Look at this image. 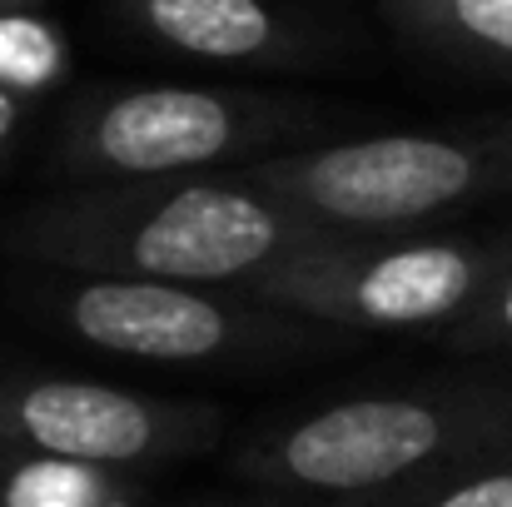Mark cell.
Here are the masks:
<instances>
[{
    "label": "cell",
    "mask_w": 512,
    "mask_h": 507,
    "mask_svg": "<svg viewBox=\"0 0 512 507\" xmlns=\"http://www.w3.org/2000/svg\"><path fill=\"white\" fill-rule=\"evenodd\" d=\"M378 10L413 50L512 80V0H378Z\"/></svg>",
    "instance_id": "cell-9"
},
{
    "label": "cell",
    "mask_w": 512,
    "mask_h": 507,
    "mask_svg": "<svg viewBox=\"0 0 512 507\" xmlns=\"http://www.w3.org/2000/svg\"><path fill=\"white\" fill-rule=\"evenodd\" d=\"M234 174L329 234L428 229L453 209L512 194V115L299 145Z\"/></svg>",
    "instance_id": "cell-3"
},
{
    "label": "cell",
    "mask_w": 512,
    "mask_h": 507,
    "mask_svg": "<svg viewBox=\"0 0 512 507\" xmlns=\"http://www.w3.org/2000/svg\"><path fill=\"white\" fill-rule=\"evenodd\" d=\"M319 125V105L289 95L229 85H135L80 100L50 165L80 184L209 174L294 150Z\"/></svg>",
    "instance_id": "cell-5"
},
{
    "label": "cell",
    "mask_w": 512,
    "mask_h": 507,
    "mask_svg": "<svg viewBox=\"0 0 512 507\" xmlns=\"http://www.w3.org/2000/svg\"><path fill=\"white\" fill-rule=\"evenodd\" d=\"M20 120H25V100H15V95H5V90H0V165H5V160H10V150H15Z\"/></svg>",
    "instance_id": "cell-14"
},
{
    "label": "cell",
    "mask_w": 512,
    "mask_h": 507,
    "mask_svg": "<svg viewBox=\"0 0 512 507\" xmlns=\"http://www.w3.org/2000/svg\"><path fill=\"white\" fill-rule=\"evenodd\" d=\"M0 507H145L125 473L0 448Z\"/></svg>",
    "instance_id": "cell-10"
},
{
    "label": "cell",
    "mask_w": 512,
    "mask_h": 507,
    "mask_svg": "<svg viewBox=\"0 0 512 507\" xmlns=\"http://www.w3.org/2000/svg\"><path fill=\"white\" fill-rule=\"evenodd\" d=\"M512 224L493 234H334L279 254L234 294L329 324L339 334H443L508 259Z\"/></svg>",
    "instance_id": "cell-4"
},
{
    "label": "cell",
    "mask_w": 512,
    "mask_h": 507,
    "mask_svg": "<svg viewBox=\"0 0 512 507\" xmlns=\"http://www.w3.org/2000/svg\"><path fill=\"white\" fill-rule=\"evenodd\" d=\"M70 70V40L55 20L35 15L30 5L0 10V90L15 100L45 95Z\"/></svg>",
    "instance_id": "cell-11"
},
{
    "label": "cell",
    "mask_w": 512,
    "mask_h": 507,
    "mask_svg": "<svg viewBox=\"0 0 512 507\" xmlns=\"http://www.w3.org/2000/svg\"><path fill=\"white\" fill-rule=\"evenodd\" d=\"M20 5H35V0H0V10H20Z\"/></svg>",
    "instance_id": "cell-15"
},
{
    "label": "cell",
    "mask_w": 512,
    "mask_h": 507,
    "mask_svg": "<svg viewBox=\"0 0 512 507\" xmlns=\"http://www.w3.org/2000/svg\"><path fill=\"white\" fill-rule=\"evenodd\" d=\"M433 343L458 358H488V363L512 368V249L493 269V279L478 289V299L463 309V319H453L443 334H433Z\"/></svg>",
    "instance_id": "cell-12"
},
{
    "label": "cell",
    "mask_w": 512,
    "mask_h": 507,
    "mask_svg": "<svg viewBox=\"0 0 512 507\" xmlns=\"http://www.w3.org/2000/svg\"><path fill=\"white\" fill-rule=\"evenodd\" d=\"M314 239L334 234L234 169L80 184L0 224V244L45 269L204 289H234Z\"/></svg>",
    "instance_id": "cell-2"
},
{
    "label": "cell",
    "mask_w": 512,
    "mask_h": 507,
    "mask_svg": "<svg viewBox=\"0 0 512 507\" xmlns=\"http://www.w3.org/2000/svg\"><path fill=\"white\" fill-rule=\"evenodd\" d=\"M408 507H512V448L473 463L468 473L448 478L443 488L423 493Z\"/></svg>",
    "instance_id": "cell-13"
},
{
    "label": "cell",
    "mask_w": 512,
    "mask_h": 507,
    "mask_svg": "<svg viewBox=\"0 0 512 507\" xmlns=\"http://www.w3.org/2000/svg\"><path fill=\"white\" fill-rule=\"evenodd\" d=\"M155 45L209 65H294L299 30L269 0H115Z\"/></svg>",
    "instance_id": "cell-8"
},
{
    "label": "cell",
    "mask_w": 512,
    "mask_h": 507,
    "mask_svg": "<svg viewBox=\"0 0 512 507\" xmlns=\"http://www.w3.org/2000/svg\"><path fill=\"white\" fill-rule=\"evenodd\" d=\"M45 304L60 329H70L95 353L145 363H284L353 343V334H339L329 324L294 319L234 289L204 284L70 274V284H60Z\"/></svg>",
    "instance_id": "cell-6"
},
{
    "label": "cell",
    "mask_w": 512,
    "mask_h": 507,
    "mask_svg": "<svg viewBox=\"0 0 512 507\" xmlns=\"http://www.w3.org/2000/svg\"><path fill=\"white\" fill-rule=\"evenodd\" d=\"M224 438V408L155 398L90 378H10L0 383V448L90 463L105 473H145L199 458Z\"/></svg>",
    "instance_id": "cell-7"
},
{
    "label": "cell",
    "mask_w": 512,
    "mask_h": 507,
    "mask_svg": "<svg viewBox=\"0 0 512 507\" xmlns=\"http://www.w3.org/2000/svg\"><path fill=\"white\" fill-rule=\"evenodd\" d=\"M512 448V368L348 393L249 433L229 473L284 507H408Z\"/></svg>",
    "instance_id": "cell-1"
}]
</instances>
